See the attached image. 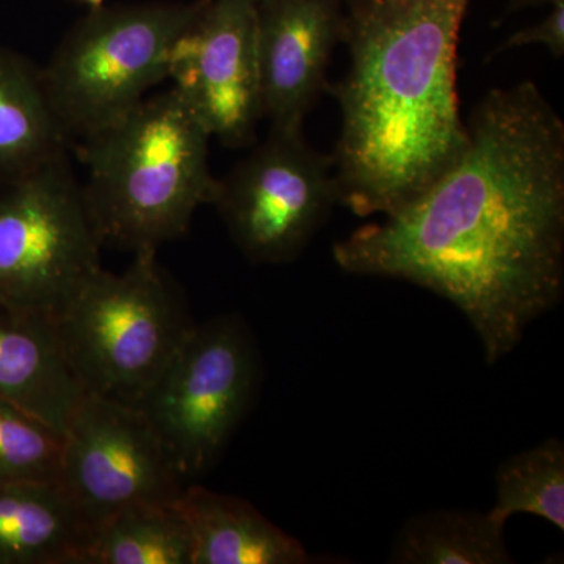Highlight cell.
<instances>
[{
  "instance_id": "obj_1",
  "label": "cell",
  "mask_w": 564,
  "mask_h": 564,
  "mask_svg": "<svg viewBox=\"0 0 564 564\" xmlns=\"http://www.w3.org/2000/svg\"><path fill=\"white\" fill-rule=\"evenodd\" d=\"M462 152L402 209L333 247L356 276L448 300L494 366L564 292V122L533 82L492 88Z\"/></svg>"
},
{
  "instance_id": "obj_2",
  "label": "cell",
  "mask_w": 564,
  "mask_h": 564,
  "mask_svg": "<svg viewBox=\"0 0 564 564\" xmlns=\"http://www.w3.org/2000/svg\"><path fill=\"white\" fill-rule=\"evenodd\" d=\"M470 0H344L350 68L332 88L343 128L339 204L391 215L417 198L466 143L456 68Z\"/></svg>"
},
{
  "instance_id": "obj_3",
  "label": "cell",
  "mask_w": 564,
  "mask_h": 564,
  "mask_svg": "<svg viewBox=\"0 0 564 564\" xmlns=\"http://www.w3.org/2000/svg\"><path fill=\"white\" fill-rule=\"evenodd\" d=\"M210 139L173 88L84 139L82 192L102 245L158 251L187 232L217 193Z\"/></svg>"
},
{
  "instance_id": "obj_4",
  "label": "cell",
  "mask_w": 564,
  "mask_h": 564,
  "mask_svg": "<svg viewBox=\"0 0 564 564\" xmlns=\"http://www.w3.org/2000/svg\"><path fill=\"white\" fill-rule=\"evenodd\" d=\"M52 322L85 391L131 406L196 325L155 250L133 252L122 273L99 270Z\"/></svg>"
},
{
  "instance_id": "obj_5",
  "label": "cell",
  "mask_w": 564,
  "mask_h": 564,
  "mask_svg": "<svg viewBox=\"0 0 564 564\" xmlns=\"http://www.w3.org/2000/svg\"><path fill=\"white\" fill-rule=\"evenodd\" d=\"M204 0L102 6L77 21L41 68L63 132L82 140L131 113L169 79L170 55Z\"/></svg>"
},
{
  "instance_id": "obj_6",
  "label": "cell",
  "mask_w": 564,
  "mask_h": 564,
  "mask_svg": "<svg viewBox=\"0 0 564 564\" xmlns=\"http://www.w3.org/2000/svg\"><path fill=\"white\" fill-rule=\"evenodd\" d=\"M104 247L68 152L0 187V303L54 321Z\"/></svg>"
},
{
  "instance_id": "obj_7",
  "label": "cell",
  "mask_w": 564,
  "mask_h": 564,
  "mask_svg": "<svg viewBox=\"0 0 564 564\" xmlns=\"http://www.w3.org/2000/svg\"><path fill=\"white\" fill-rule=\"evenodd\" d=\"M261 359L247 323L221 315L188 334L139 408L185 484L210 469L258 391Z\"/></svg>"
},
{
  "instance_id": "obj_8",
  "label": "cell",
  "mask_w": 564,
  "mask_h": 564,
  "mask_svg": "<svg viewBox=\"0 0 564 564\" xmlns=\"http://www.w3.org/2000/svg\"><path fill=\"white\" fill-rule=\"evenodd\" d=\"M212 204L248 261H295L339 204L333 155L315 151L303 131L270 128L218 180Z\"/></svg>"
},
{
  "instance_id": "obj_9",
  "label": "cell",
  "mask_w": 564,
  "mask_h": 564,
  "mask_svg": "<svg viewBox=\"0 0 564 564\" xmlns=\"http://www.w3.org/2000/svg\"><path fill=\"white\" fill-rule=\"evenodd\" d=\"M58 485L95 532L133 505L174 502L184 478L139 406L85 393L63 432Z\"/></svg>"
},
{
  "instance_id": "obj_10",
  "label": "cell",
  "mask_w": 564,
  "mask_h": 564,
  "mask_svg": "<svg viewBox=\"0 0 564 564\" xmlns=\"http://www.w3.org/2000/svg\"><path fill=\"white\" fill-rule=\"evenodd\" d=\"M169 79L212 139L251 147L263 118L256 0H204L174 43Z\"/></svg>"
},
{
  "instance_id": "obj_11",
  "label": "cell",
  "mask_w": 564,
  "mask_h": 564,
  "mask_svg": "<svg viewBox=\"0 0 564 564\" xmlns=\"http://www.w3.org/2000/svg\"><path fill=\"white\" fill-rule=\"evenodd\" d=\"M263 118L303 131L343 43L344 0H256Z\"/></svg>"
},
{
  "instance_id": "obj_12",
  "label": "cell",
  "mask_w": 564,
  "mask_h": 564,
  "mask_svg": "<svg viewBox=\"0 0 564 564\" xmlns=\"http://www.w3.org/2000/svg\"><path fill=\"white\" fill-rule=\"evenodd\" d=\"M85 393L54 322L0 303V400L63 433Z\"/></svg>"
},
{
  "instance_id": "obj_13",
  "label": "cell",
  "mask_w": 564,
  "mask_h": 564,
  "mask_svg": "<svg viewBox=\"0 0 564 564\" xmlns=\"http://www.w3.org/2000/svg\"><path fill=\"white\" fill-rule=\"evenodd\" d=\"M193 534V564H306L296 538L240 497L188 484L181 496Z\"/></svg>"
},
{
  "instance_id": "obj_14",
  "label": "cell",
  "mask_w": 564,
  "mask_h": 564,
  "mask_svg": "<svg viewBox=\"0 0 564 564\" xmlns=\"http://www.w3.org/2000/svg\"><path fill=\"white\" fill-rule=\"evenodd\" d=\"M95 536L57 481L0 485V564H85Z\"/></svg>"
},
{
  "instance_id": "obj_15",
  "label": "cell",
  "mask_w": 564,
  "mask_h": 564,
  "mask_svg": "<svg viewBox=\"0 0 564 564\" xmlns=\"http://www.w3.org/2000/svg\"><path fill=\"white\" fill-rule=\"evenodd\" d=\"M68 140L52 111L41 69L0 47V187L68 152Z\"/></svg>"
},
{
  "instance_id": "obj_16",
  "label": "cell",
  "mask_w": 564,
  "mask_h": 564,
  "mask_svg": "<svg viewBox=\"0 0 564 564\" xmlns=\"http://www.w3.org/2000/svg\"><path fill=\"white\" fill-rule=\"evenodd\" d=\"M389 563L511 564L503 527L488 513L430 510L408 519L393 540Z\"/></svg>"
},
{
  "instance_id": "obj_17",
  "label": "cell",
  "mask_w": 564,
  "mask_h": 564,
  "mask_svg": "<svg viewBox=\"0 0 564 564\" xmlns=\"http://www.w3.org/2000/svg\"><path fill=\"white\" fill-rule=\"evenodd\" d=\"M181 499L133 505L99 527L85 564H193Z\"/></svg>"
},
{
  "instance_id": "obj_18",
  "label": "cell",
  "mask_w": 564,
  "mask_h": 564,
  "mask_svg": "<svg viewBox=\"0 0 564 564\" xmlns=\"http://www.w3.org/2000/svg\"><path fill=\"white\" fill-rule=\"evenodd\" d=\"M496 503L488 511L497 525L514 514H533L564 532V444L558 437L519 452L496 470Z\"/></svg>"
},
{
  "instance_id": "obj_19",
  "label": "cell",
  "mask_w": 564,
  "mask_h": 564,
  "mask_svg": "<svg viewBox=\"0 0 564 564\" xmlns=\"http://www.w3.org/2000/svg\"><path fill=\"white\" fill-rule=\"evenodd\" d=\"M62 452L63 433L0 400V485L55 484Z\"/></svg>"
},
{
  "instance_id": "obj_20",
  "label": "cell",
  "mask_w": 564,
  "mask_h": 564,
  "mask_svg": "<svg viewBox=\"0 0 564 564\" xmlns=\"http://www.w3.org/2000/svg\"><path fill=\"white\" fill-rule=\"evenodd\" d=\"M549 7H551V11L544 20L508 36L492 52V55L518 50V47L532 46V44H541V46L547 47L555 58H562L564 55V0H554Z\"/></svg>"
},
{
  "instance_id": "obj_21",
  "label": "cell",
  "mask_w": 564,
  "mask_h": 564,
  "mask_svg": "<svg viewBox=\"0 0 564 564\" xmlns=\"http://www.w3.org/2000/svg\"><path fill=\"white\" fill-rule=\"evenodd\" d=\"M554 0H508L507 13L530 9V7L551 6Z\"/></svg>"
},
{
  "instance_id": "obj_22",
  "label": "cell",
  "mask_w": 564,
  "mask_h": 564,
  "mask_svg": "<svg viewBox=\"0 0 564 564\" xmlns=\"http://www.w3.org/2000/svg\"><path fill=\"white\" fill-rule=\"evenodd\" d=\"M77 2L85 3V6L90 7V10H93L106 6L107 0H77Z\"/></svg>"
}]
</instances>
